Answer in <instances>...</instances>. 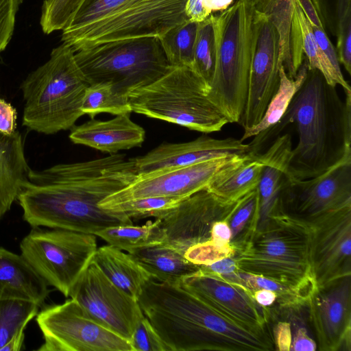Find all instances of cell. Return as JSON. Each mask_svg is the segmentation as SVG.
<instances>
[{
    "mask_svg": "<svg viewBox=\"0 0 351 351\" xmlns=\"http://www.w3.org/2000/svg\"><path fill=\"white\" fill-rule=\"evenodd\" d=\"M291 351H315L317 348L315 341L308 335L305 326L293 322Z\"/></svg>",
    "mask_w": 351,
    "mask_h": 351,
    "instance_id": "ee69618b",
    "label": "cell"
},
{
    "mask_svg": "<svg viewBox=\"0 0 351 351\" xmlns=\"http://www.w3.org/2000/svg\"><path fill=\"white\" fill-rule=\"evenodd\" d=\"M136 176L132 158L123 154L58 164L32 169L17 200L24 220L34 228L95 234L110 226L132 224L124 213L102 208L99 204Z\"/></svg>",
    "mask_w": 351,
    "mask_h": 351,
    "instance_id": "6da1fadb",
    "label": "cell"
},
{
    "mask_svg": "<svg viewBox=\"0 0 351 351\" xmlns=\"http://www.w3.org/2000/svg\"><path fill=\"white\" fill-rule=\"evenodd\" d=\"M222 278L230 282L241 285L251 291L258 289L274 291L278 296L276 303L279 309H292L306 306L309 297L313 293L267 277L247 273L240 269Z\"/></svg>",
    "mask_w": 351,
    "mask_h": 351,
    "instance_id": "1f68e13d",
    "label": "cell"
},
{
    "mask_svg": "<svg viewBox=\"0 0 351 351\" xmlns=\"http://www.w3.org/2000/svg\"><path fill=\"white\" fill-rule=\"evenodd\" d=\"M23 0H0V53L12 38L16 15Z\"/></svg>",
    "mask_w": 351,
    "mask_h": 351,
    "instance_id": "b9f144b4",
    "label": "cell"
},
{
    "mask_svg": "<svg viewBox=\"0 0 351 351\" xmlns=\"http://www.w3.org/2000/svg\"><path fill=\"white\" fill-rule=\"evenodd\" d=\"M186 0H84L62 30L74 52L97 44L143 37L159 38L189 21Z\"/></svg>",
    "mask_w": 351,
    "mask_h": 351,
    "instance_id": "277c9868",
    "label": "cell"
},
{
    "mask_svg": "<svg viewBox=\"0 0 351 351\" xmlns=\"http://www.w3.org/2000/svg\"><path fill=\"white\" fill-rule=\"evenodd\" d=\"M137 263L159 282L178 285L184 277L198 271L199 266L189 261L175 250L159 244L129 253Z\"/></svg>",
    "mask_w": 351,
    "mask_h": 351,
    "instance_id": "83f0119b",
    "label": "cell"
},
{
    "mask_svg": "<svg viewBox=\"0 0 351 351\" xmlns=\"http://www.w3.org/2000/svg\"><path fill=\"white\" fill-rule=\"evenodd\" d=\"M81 110L83 114H88L90 118L101 113L118 115L132 112L128 96L119 93L108 83L88 86Z\"/></svg>",
    "mask_w": 351,
    "mask_h": 351,
    "instance_id": "836d02e7",
    "label": "cell"
},
{
    "mask_svg": "<svg viewBox=\"0 0 351 351\" xmlns=\"http://www.w3.org/2000/svg\"><path fill=\"white\" fill-rule=\"evenodd\" d=\"M263 169L260 153L250 149L245 154L232 157L206 189L226 201H238L257 188Z\"/></svg>",
    "mask_w": 351,
    "mask_h": 351,
    "instance_id": "cb8c5ba5",
    "label": "cell"
},
{
    "mask_svg": "<svg viewBox=\"0 0 351 351\" xmlns=\"http://www.w3.org/2000/svg\"><path fill=\"white\" fill-rule=\"evenodd\" d=\"M308 63L304 56L294 79L290 78L282 64L280 66V84L271 99L262 119L251 128L244 130L241 140L258 135L278 123L287 110L295 94L303 84L308 71Z\"/></svg>",
    "mask_w": 351,
    "mask_h": 351,
    "instance_id": "f1b7e54d",
    "label": "cell"
},
{
    "mask_svg": "<svg viewBox=\"0 0 351 351\" xmlns=\"http://www.w3.org/2000/svg\"><path fill=\"white\" fill-rule=\"evenodd\" d=\"M335 11L338 22L351 12V0H337Z\"/></svg>",
    "mask_w": 351,
    "mask_h": 351,
    "instance_id": "11a10c76",
    "label": "cell"
},
{
    "mask_svg": "<svg viewBox=\"0 0 351 351\" xmlns=\"http://www.w3.org/2000/svg\"><path fill=\"white\" fill-rule=\"evenodd\" d=\"M209 86L191 68H170L150 84L128 95L132 112L205 134L230 121L208 98Z\"/></svg>",
    "mask_w": 351,
    "mask_h": 351,
    "instance_id": "ba28073f",
    "label": "cell"
},
{
    "mask_svg": "<svg viewBox=\"0 0 351 351\" xmlns=\"http://www.w3.org/2000/svg\"><path fill=\"white\" fill-rule=\"evenodd\" d=\"M300 6L303 13L309 21L310 23L317 27L324 29V19L313 0H296Z\"/></svg>",
    "mask_w": 351,
    "mask_h": 351,
    "instance_id": "681fc988",
    "label": "cell"
},
{
    "mask_svg": "<svg viewBox=\"0 0 351 351\" xmlns=\"http://www.w3.org/2000/svg\"><path fill=\"white\" fill-rule=\"evenodd\" d=\"M311 230L281 215L271 216L234 254L239 269L313 293Z\"/></svg>",
    "mask_w": 351,
    "mask_h": 351,
    "instance_id": "52a82bcc",
    "label": "cell"
},
{
    "mask_svg": "<svg viewBox=\"0 0 351 351\" xmlns=\"http://www.w3.org/2000/svg\"><path fill=\"white\" fill-rule=\"evenodd\" d=\"M16 114L11 104L0 98V132L10 135L16 131Z\"/></svg>",
    "mask_w": 351,
    "mask_h": 351,
    "instance_id": "c3c4849f",
    "label": "cell"
},
{
    "mask_svg": "<svg viewBox=\"0 0 351 351\" xmlns=\"http://www.w3.org/2000/svg\"><path fill=\"white\" fill-rule=\"evenodd\" d=\"M250 151V145L241 139H222L202 135L191 141L162 143L146 154L132 158L138 178L207 160L242 155Z\"/></svg>",
    "mask_w": 351,
    "mask_h": 351,
    "instance_id": "ffe728a7",
    "label": "cell"
},
{
    "mask_svg": "<svg viewBox=\"0 0 351 351\" xmlns=\"http://www.w3.org/2000/svg\"><path fill=\"white\" fill-rule=\"evenodd\" d=\"M310 263L317 287L351 276V207L310 228Z\"/></svg>",
    "mask_w": 351,
    "mask_h": 351,
    "instance_id": "ac0fdd59",
    "label": "cell"
},
{
    "mask_svg": "<svg viewBox=\"0 0 351 351\" xmlns=\"http://www.w3.org/2000/svg\"><path fill=\"white\" fill-rule=\"evenodd\" d=\"M348 207H351V155L315 178L290 176L280 193L278 215L310 228Z\"/></svg>",
    "mask_w": 351,
    "mask_h": 351,
    "instance_id": "8fae6325",
    "label": "cell"
},
{
    "mask_svg": "<svg viewBox=\"0 0 351 351\" xmlns=\"http://www.w3.org/2000/svg\"><path fill=\"white\" fill-rule=\"evenodd\" d=\"M306 306L319 351L351 350V276L317 287Z\"/></svg>",
    "mask_w": 351,
    "mask_h": 351,
    "instance_id": "2e32d148",
    "label": "cell"
},
{
    "mask_svg": "<svg viewBox=\"0 0 351 351\" xmlns=\"http://www.w3.org/2000/svg\"><path fill=\"white\" fill-rule=\"evenodd\" d=\"M250 1H252V2H254V1H256V0H250Z\"/></svg>",
    "mask_w": 351,
    "mask_h": 351,
    "instance_id": "6f0895ef",
    "label": "cell"
},
{
    "mask_svg": "<svg viewBox=\"0 0 351 351\" xmlns=\"http://www.w3.org/2000/svg\"><path fill=\"white\" fill-rule=\"evenodd\" d=\"M95 235L106 241L108 244L128 253L162 244L165 239V234L158 219L154 221H148L143 226H110L97 232Z\"/></svg>",
    "mask_w": 351,
    "mask_h": 351,
    "instance_id": "f546056e",
    "label": "cell"
},
{
    "mask_svg": "<svg viewBox=\"0 0 351 351\" xmlns=\"http://www.w3.org/2000/svg\"><path fill=\"white\" fill-rule=\"evenodd\" d=\"M39 305L26 300L5 298L0 300V350L25 326L38 313Z\"/></svg>",
    "mask_w": 351,
    "mask_h": 351,
    "instance_id": "d590c367",
    "label": "cell"
},
{
    "mask_svg": "<svg viewBox=\"0 0 351 351\" xmlns=\"http://www.w3.org/2000/svg\"><path fill=\"white\" fill-rule=\"evenodd\" d=\"M69 137L74 144L114 154L141 146L145 131L132 121L130 113H125L108 121L91 118L81 125L73 126Z\"/></svg>",
    "mask_w": 351,
    "mask_h": 351,
    "instance_id": "44dd1931",
    "label": "cell"
},
{
    "mask_svg": "<svg viewBox=\"0 0 351 351\" xmlns=\"http://www.w3.org/2000/svg\"><path fill=\"white\" fill-rule=\"evenodd\" d=\"M185 198L186 197H147L117 203L105 209L123 212L130 219H142L148 217L160 219Z\"/></svg>",
    "mask_w": 351,
    "mask_h": 351,
    "instance_id": "74e56055",
    "label": "cell"
},
{
    "mask_svg": "<svg viewBox=\"0 0 351 351\" xmlns=\"http://www.w3.org/2000/svg\"><path fill=\"white\" fill-rule=\"evenodd\" d=\"M313 1L315 3V4L317 5V8H319V11H320V12L322 14L323 0H313Z\"/></svg>",
    "mask_w": 351,
    "mask_h": 351,
    "instance_id": "9f6ffc18",
    "label": "cell"
},
{
    "mask_svg": "<svg viewBox=\"0 0 351 351\" xmlns=\"http://www.w3.org/2000/svg\"><path fill=\"white\" fill-rule=\"evenodd\" d=\"M254 3L237 0L212 14L216 46L213 78L208 98L230 123H239L247 100L254 34Z\"/></svg>",
    "mask_w": 351,
    "mask_h": 351,
    "instance_id": "8992f818",
    "label": "cell"
},
{
    "mask_svg": "<svg viewBox=\"0 0 351 351\" xmlns=\"http://www.w3.org/2000/svg\"><path fill=\"white\" fill-rule=\"evenodd\" d=\"M258 213L259 199L256 188L240 199L229 220L231 230L230 245L235 250V253L256 231Z\"/></svg>",
    "mask_w": 351,
    "mask_h": 351,
    "instance_id": "e575fe53",
    "label": "cell"
},
{
    "mask_svg": "<svg viewBox=\"0 0 351 351\" xmlns=\"http://www.w3.org/2000/svg\"><path fill=\"white\" fill-rule=\"evenodd\" d=\"M84 0H44L40 24L43 32L49 34L62 30L71 21Z\"/></svg>",
    "mask_w": 351,
    "mask_h": 351,
    "instance_id": "f35d334b",
    "label": "cell"
},
{
    "mask_svg": "<svg viewBox=\"0 0 351 351\" xmlns=\"http://www.w3.org/2000/svg\"><path fill=\"white\" fill-rule=\"evenodd\" d=\"M32 169L26 160L21 134L0 132V219L17 199Z\"/></svg>",
    "mask_w": 351,
    "mask_h": 351,
    "instance_id": "484cf974",
    "label": "cell"
},
{
    "mask_svg": "<svg viewBox=\"0 0 351 351\" xmlns=\"http://www.w3.org/2000/svg\"><path fill=\"white\" fill-rule=\"evenodd\" d=\"M215 58V35L211 14L198 23L192 67L209 86L214 75Z\"/></svg>",
    "mask_w": 351,
    "mask_h": 351,
    "instance_id": "8d00e7d4",
    "label": "cell"
},
{
    "mask_svg": "<svg viewBox=\"0 0 351 351\" xmlns=\"http://www.w3.org/2000/svg\"><path fill=\"white\" fill-rule=\"evenodd\" d=\"M198 23L187 21L160 36L164 53L170 65L192 69Z\"/></svg>",
    "mask_w": 351,
    "mask_h": 351,
    "instance_id": "d6a6232c",
    "label": "cell"
},
{
    "mask_svg": "<svg viewBox=\"0 0 351 351\" xmlns=\"http://www.w3.org/2000/svg\"><path fill=\"white\" fill-rule=\"evenodd\" d=\"M49 293L47 282L21 254L0 247V300L22 299L40 306Z\"/></svg>",
    "mask_w": 351,
    "mask_h": 351,
    "instance_id": "d4e9b609",
    "label": "cell"
},
{
    "mask_svg": "<svg viewBox=\"0 0 351 351\" xmlns=\"http://www.w3.org/2000/svg\"><path fill=\"white\" fill-rule=\"evenodd\" d=\"M311 26L319 47L327 56L335 70L338 73H342L336 49L327 36L325 29L312 25Z\"/></svg>",
    "mask_w": 351,
    "mask_h": 351,
    "instance_id": "7dc6e473",
    "label": "cell"
},
{
    "mask_svg": "<svg viewBox=\"0 0 351 351\" xmlns=\"http://www.w3.org/2000/svg\"><path fill=\"white\" fill-rule=\"evenodd\" d=\"M43 335L40 351H132L130 341L86 315L73 299L36 316Z\"/></svg>",
    "mask_w": 351,
    "mask_h": 351,
    "instance_id": "7c38bea8",
    "label": "cell"
},
{
    "mask_svg": "<svg viewBox=\"0 0 351 351\" xmlns=\"http://www.w3.org/2000/svg\"><path fill=\"white\" fill-rule=\"evenodd\" d=\"M252 295L255 301L262 307L271 308L274 304L277 302V294L272 291L258 289L252 291Z\"/></svg>",
    "mask_w": 351,
    "mask_h": 351,
    "instance_id": "816d5d0a",
    "label": "cell"
},
{
    "mask_svg": "<svg viewBox=\"0 0 351 351\" xmlns=\"http://www.w3.org/2000/svg\"><path fill=\"white\" fill-rule=\"evenodd\" d=\"M239 201H226L206 189L185 198L158 219L165 234L162 244L184 256L190 247L213 242L214 224L217 221L230 220Z\"/></svg>",
    "mask_w": 351,
    "mask_h": 351,
    "instance_id": "5bb4252c",
    "label": "cell"
},
{
    "mask_svg": "<svg viewBox=\"0 0 351 351\" xmlns=\"http://www.w3.org/2000/svg\"><path fill=\"white\" fill-rule=\"evenodd\" d=\"M292 149L291 135L285 134L278 136L265 152L260 154L263 169L257 186L259 199L257 228L271 216L278 215L280 193L290 177L289 164Z\"/></svg>",
    "mask_w": 351,
    "mask_h": 351,
    "instance_id": "7402d4cb",
    "label": "cell"
},
{
    "mask_svg": "<svg viewBox=\"0 0 351 351\" xmlns=\"http://www.w3.org/2000/svg\"><path fill=\"white\" fill-rule=\"evenodd\" d=\"M337 54L341 63L351 74V12L337 22Z\"/></svg>",
    "mask_w": 351,
    "mask_h": 351,
    "instance_id": "7bdbcfd3",
    "label": "cell"
},
{
    "mask_svg": "<svg viewBox=\"0 0 351 351\" xmlns=\"http://www.w3.org/2000/svg\"><path fill=\"white\" fill-rule=\"evenodd\" d=\"M239 269L234 256H231L210 265H199L198 272L203 274L225 277L235 273Z\"/></svg>",
    "mask_w": 351,
    "mask_h": 351,
    "instance_id": "f6af8a7d",
    "label": "cell"
},
{
    "mask_svg": "<svg viewBox=\"0 0 351 351\" xmlns=\"http://www.w3.org/2000/svg\"><path fill=\"white\" fill-rule=\"evenodd\" d=\"M184 10L189 21L195 23H200L210 15L205 8L203 0H186Z\"/></svg>",
    "mask_w": 351,
    "mask_h": 351,
    "instance_id": "f907efd6",
    "label": "cell"
},
{
    "mask_svg": "<svg viewBox=\"0 0 351 351\" xmlns=\"http://www.w3.org/2000/svg\"><path fill=\"white\" fill-rule=\"evenodd\" d=\"M178 285L244 328L270 332L268 325L272 317L271 309L258 305L252 291L244 286L198 271L182 278Z\"/></svg>",
    "mask_w": 351,
    "mask_h": 351,
    "instance_id": "e0dca14e",
    "label": "cell"
},
{
    "mask_svg": "<svg viewBox=\"0 0 351 351\" xmlns=\"http://www.w3.org/2000/svg\"><path fill=\"white\" fill-rule=\"evenodd\" d=\"M88 84H110L128 95L161 77L169 64L158 37H143L97 44L74 52Z\"/></svg>",
    "mask_w": 351,
    "mask_h": 351,
    "instance_id": "9c48e42d",
    "label": "cell"
},
{
    "mask_svg": "<svg viewBox=\"0 0 351 351\" xmlns=\"http://www.w3.org/2000/svg\"><path fill=\"white\" fill-rule=\"evenodd\" d=\"M233 156L136 177L125 187L104 198L99 206L106 208L117 203L147 197H188L206 189L215 174Z\"/></svg>",
    "mask_w": 351,
    "mask_h": 351,
    "instance_id": "d6986e66",
    "label": "cell"
},
{
    "mask_svg": "<svg viewBox=\"0 0 351 351\" xmlns=\"http://www.w3.org/2000/svg\"><path fill=\"white\" fill-rule=\"evenodd\" d=\"M69 297L88 317L128 341L143 315L138 300L112 282L93 261L72 287Z\"/></svg>",
    "mask_w": 351,
    "mask_h": 351,
    "instance_id": "4fadbf2b",
    "label": "cell"
},
{
    "mask_svg": "<svg viewBox=\"0 0 351 351\" xmlns=\"http://www.w3.org/2000/svg\"><path fill=\"white\" fill-rule=\"evenodd\" d=\"M88 86L73 50L64 43L53 49L49 60L21 84L23 125L44 134L71 129L84 115L81 108Z\"/></svg>",
    "mask_w": 351,
    "mask_h": 351,
    "instance_id": "5b68a950",
    "label": "cell"
},
{
    "mask_svg": "<svg viewBox=\"0 0 351 351\" xmlns=\"http://www.w3.org/2000/svg\"><path fill=\"white\" fill-rule=\"evenodd\" d=\"M345 92L343 101L319 71L308 69L284 115L269 128L295 125L298 141L289 164L292 178H315L351 155V91Z\"/></svg>",
    "mask_w": 351,
    "mask_h": 351,
    "instance_id": "3957f363",
    "label": "cell"
},
{
    "mask_svg": "<svg viewBox=\"0 0 351 351\" xmlns=\"http://www.w3.org/2000/svg\"><path fill=\"white\" fill-rule=\"evenodd\" d=\"M129 341L132 351H168L167 347L144 314L138 319Z\"/></svg>",
    "mask_w": 351,
    "mask_h": 351,
    "instance_id": "ab89813d",
    "label": "cell"
},
{
    "mask_svg": "<svg viewBox=\"0 0 351 351\" xmlns=\"http://www.w3.org/2000/svg\"><path fill=\"white\" fill-rule=\"evenodd\" d=\"M273 341L275 350L290 351L292 340V330L289 322L280 320L273 329Z\"/></svg>",
    "mask_w": 351,
    "mask_h": 351,
    "instance_id": "bcb514c9",
    "label": "cell"
},
{
    "mask_svg": "<svg viewBox=\"0 0 351 351\" xmlns=\"http://www.w3.org/2000/svg\"><path fill=\"white\" fill-rule=\"evenodd\" d=\"M234 2V0H203L205 8L210 14L226 10Z\"/></svg>",
    "mask_w": 351,
    "mask_h": 351,
    "instance_id": "f5cc1de1",
    "label": "cell"
},
{
    "mask_svg": "<svg viewBox=\"0 0 351 351\" xmlns=\"http://www.w3.org/2000/svg\"><path fill=\"white\" fill-rule=\"evenodd\" d=\"M92 261L112 282L137 300L152 278L130 254L109 244L97 247Z\"/></svg>",
    "mask_w": 351,
    "mask_h": 351,
    "instance_id": "4316f807",
    "label": "cell"
},
{
    "mask_svg": "<svg viewBox=\"0 0 351 351\" xmlns=\"http://www.w3.org/2000/svg\"><path fill=\"white\" fill-rule=\"evenodd\" d=\"M24 330L19 332L14 336L0 351H19L21 350L24 341Z\"/></svg>",
    "mask_w": 351,
    "mask_h": 351,
    "instance_id": "db71d44e",
    "label": "cell"
},
{
    "mask_svg": "<svg viewBox=\"0 0 351 351\" xmlns=\"http://www.w3.org/2000/svg\"><path fill=\"white\" fill-rule=\"evenodd\" d=\"M293 12L301 32L302 48L306 58L308 69H316L331 86L340 85L344 91H351L350 86L342 73H338L319 47L311 24L303 13L298 1L294 0Z\"/></svg>",
    "mask_w": 351,
    "mask_h": 351,
    "instance_id": "4dcf8cb0",
    "label": "cell"
},
{
    "mask_svg": "<svg viewBox=\"0 0 351 351\" xmlns=\"http://www.w3.org/2000/svg\"><path fill=\"white\" fill-rule=\"evenodd\" d=\"M234 254L235 250L231 245H220L208 242L189 248L184 256L191 263L199 266L210 265Z\"/></svg>",
    "mask_w": 351,
    "mask_h": 351,
    "instance_id": "60d3db41",
    "label": "cell"
},
{
    "mask_svg": "<svg viewBox=\"0 0 351 351\" xmlns=\"http://www.w3.org/2000/svg\"><path fill=\"white\" fill-rule=\"evenodd\" d=\"M168 351H271V332L244 328L180 285L150 278L138 299Z\"/></svg>",
    "mask_w": 351,
    "mask_h": 351,
    "instance_id": "7a4b0ae2",
    "label": "cell"
},
{
    "mask_svg": "<svg viewBox=\"0 0 351 351\" xmlns=\"http://www.w3.org/2000/svg\"><path fill=\"white\" fill-rule=\"evenodd\" d=\"M255 9L264 14L280 38V60L287 75L294 79L303 62L301 32L293 12L294 0H256Z\"/></svg>",
    "mask_w": 351,
    "mask_h": 351,
    "instance_id": "603a6c76",
    "label": "cell"
},
{
    "mask_svg": "<svg viewBox=\"0 0 351 351\" xmlns=\"http://www.w3.org/2000/svg\"><path fill=\"white\" fill-rule=\"evenodd\" d=\"M280 45L269 19L255 9L254 45L247 100L239 123L244 130L262 119L280 84Z\"/></svg>",
    "mask_w": 351,
    "mask_h": 351,
    "instance_id": "9a60e30c",
    "label": "cell"
},
{
    "mask_svg": "<svg viewBox=\"0 0 351 351\" xmlns=\"http://www.w3.org/2000/svg\"><path fill=\"white\" fill-rule=\"evenodd\" d=\"M97 249L95 234L62 229L32 230L20 243L21 256L66 298Z\"/></svg>",
    "mask_w": 351,
    "mask_h": 351,
    "instance_id": "30bf717a",
    "label": "cell"
}]
</instances>
